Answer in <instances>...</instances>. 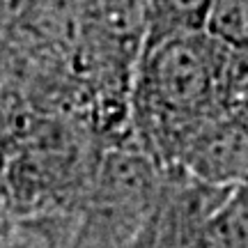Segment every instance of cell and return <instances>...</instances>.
I'll return each instance as SVG.
<instances>
[{"mask_svg":"<svg viewBox=\"0 0 248 248\" xmlns=\"http://www.w3.org/2000/svg\"><path fill=\"white\" fill-rule=\"evenodd\" d=\"M228 48L207 30L145 42L136 60L131 117L136 140L161 170L177 166L195 133L225 113Z\"/></svg>","mask_w":248,"mask_h":248,"instance_id":"6da1fadb","label":"cell"},{"mask_svg":"<svg viewBox=\"0 0 248 248\" xmlns=\"http://www.w3.org/2000/svg\"><path fill=\"white\" fill-rule=\"evenodd\" d=\"M214 0H147L142 44L172 32L204 30V21Z\"/></svg>","mask_w":248,"mask_h":248,"instance_id":"3957f363","label":"cell"},{"mask_svg":"<svg viewBox=\"0 0 248 248\" xmlns=\"http://www.w3.org/2000/svg\"><path fill=\"white\" fill-rule=\"evenodd\" d=\"M7 225H5V216H2V202H0V232L5 230Z\"/></svg>","mask_w":248,"mask_h":248,"instance_id":"52a82bcc","label":"cell"},{"mask_svg":"<svg viewBox=\"0 0 248 248\" xmlns=\"http://www.w3.org/2000/svg\"><path fill=\"white\" fill-rule=\"evenodd\" d=\"M172 170L214 186H248V124L218 115L191 138Z\"/></svg>","mask_w":248,"mask_h":248,"instance_id":"7a4b0ae2","label":"cell"},{"mask_svg":"<svg viewBox=\"0 0 248 248\" xmlns=\"http://www.w3.org/2000/svg\"><path fill=\"white\" fill-rule=\"evenodd\" d=\"M12 124H14V108L12 104H7L5 97H0V156L5 154V147L9 145Z\"/></svg>","mask_w":248,"mask_h":248,"instance_id":"8992f818","label":"cell"},{"mask_svg":"<svg viewBox=\"0 0 248 248\" xmlns=\"http://www.w3.org/2000/svg\"><path fill=\"white\" fill-rule=\"evenodd\" d=\"M0 248H55L51 232L37 223H16L0 232Z\"/></svg>","mask_w":248,"mask_h":248,"instance_id":"5b68a950","label":"cell"},{"mask_svg":"<svg viewBox=\"0 0 248 248\" xmlns=\"http://www.w3.org/2000/svg\"><path fill=\"white\" fill-rule=\"evenodd\" d=\"M223 108L228 115L248 124V44L228 48L223 76Z\"/></svg>","mask_w":248,"mask_h":248,"instance_id":"277c9868","label":"cell"}]
</instances>
